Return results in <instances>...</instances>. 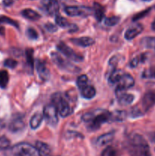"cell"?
<instances>
[{
  "label": "cell",
  "mask_w": 155,
  "mask_h": 156,
  "mask_svg": "<svg viewBox=\"0 0 155 156\" xmlns=\"http://www.w3.org/2000/svg\"><path fill=\"white\" fill-rule=\"evenodd\" d=\"M81 120L87 123L89 130H97L103 123L110 121V112L104 109L93 110L84 114Z\"/></svg>",
  "instance_id": "6da1fadb"
},
{
  "label": "cell",
  "mask_w": 155,
  "mask_h": 156,
  "mask_svg": "<svg viewBox=\"0 0 155 156\" xmlns=\"http://www.w3.org/2000/svg\"><path fill=\"white\" fill-rule=\"evenodd\" d=\"M126 149L131 156H151L150 147L144 137L138 133H134L129 137Z\"/></svg>",
  "instance_id": "7a4b0ae2"
},
{
  "label": "cell",
  "mask_w": 155,
  "mask_h": 156,
  "mask_svg": "<svg viewBox=\"0 0 155 156\" xmlns=\"http://www.w3.org/2000/svg\"><path fill=\"white\" fill-rule=\"evenodd\" d=\"M5 156H41L36 147L27 143H21L6 149Z\"/></svg>",
  "instance_id": "3957f363"
},
{
  "label": "cell",
  "mask_w": 155,
  "mask_h": 156,
  "mask_svg": "<svg viewBox=\"0 0 155 156\" xmlns=\"http://www.w3.org/2000/svg\"><path fill=\"white\" fill-rule=\"evenodd\" d=\"M52 102L56 107L58 114L62 117H66L72 113L71 108L61 93H55L52 96Z\"/></svg>",
  "instance_id": "277c9868"
},
{
  "label": "cell",
  "mask_w": 155,
  "mask_h": 156,
  "mask_svg": "<svg viewBox=\"0 0 155 156\" xmlns=\"http://www.w3.org/2000/svg\"><path fill=\"white\" fill-rule=\"evenodd\" d=\"M58 114H58L57 110L53 104L47 105L44 107L43 115L49 126H52V127H55L57 126L58 123H59Z\"/></svg>",
  "instance_id": "5b68a950"
},
{
  "label": "cell",
  "mask_w": 155,
  "mask_h": 156,
  "mask_svg": "<svg viewBox=\"0 0 155 156\" xmlns=\"http://www.w3.org/2000/svg\"><path fill=\"white\" fill-rule=\"evenodd\" d=\"M51 58L53 62L59 67L60 69L65 70V71L69 72V73H77L78 69L74 66L68 60L64 59L60 54L58 53H52Z\"/></svg>",
  "instance_id": "8992f818"
},
{
  "label": "cell",
  "mask_w": 155,
  "mask_h": 156,
  "mask_svg": "<svg viewBox=\"0 0 155 156\" xmlns=\"http://www.w3.org/2000/svg\"><path fill=\"white\" fill-rule=\"evenodd\" d=\"M117 84H118V85L115 88V94L118 97L119 95L124 93L126 90L134 86V85H135V79L130 74L123 73L119 82Z\"/></svg>",
  "instance_id": "52a82bcc"
},
{
  "label": "cell",
  "mask_w": 155,
  "mask_h": 156,
  "mask_svg": "<svg viewBox=\"0 0 155 156\" xmlns=\"http://www.w3.org/2000/svg\"><path fill=\"white\" fill-rule=\"evenodd\" d=\"M149 84V88L142 98V107L145 111L155 105V83Z\"/></svg>",
  "instance_id": "ba28073f"
},
{
  "label": "cell",
  "mask_w": 155,
  "mask_h": 156,
  "mask_svg": "<svg viewBox=\"0 0 155 156\" xmlns=\"http://www.w3.org/2000/svg\"><path fill=\"white\" fill-rule=\"evenodd\" d=\"M56 48L61 53H62L64 56H65L68 59H71V60L74 61V62H82L83 61V56L75 53L72 49L70 48L68 46L64 44L63 42L59 43L56 46Z\"/></svg>",
  "instance_id": "9c48e42d"
},
{
  "label": "cell",
  "mask_w": 155,
  "mask_h": 156,
  "mask_svg": "<svg viewBox=\"0 0 155 156\" xmlns=\"http://www.w3.org/2000/svg\"><path fill=\"white\" fill-rule=\"evenodd\" d=\"M64 10L67 15L71 17H86L92 12L90 8L85 6H66Z\"/></svg>",
  "instance_id": "30bf717a"
},
{
  "label": "cell",
  "mask_w": 155,
  "mask_h": 156,
  "mask_svg": "<svg viewBox=\"0 0 155 156\" xmlns=\"http://www.w3.org/2000/svg\"><path fill=\"white\" fill-rule=\"evenodd\" d=\"M143 30H144L143 26L141 25V24L136 23V24L131 26V27L126 30V33H125V38H126L127 41H131V40L136 37L138 34H140L143 31Z\"/></svg>",
  "instance_id": "8fae6325"
},
{
  "label": "cell",
  "mask_w": 155,
  "mask_h": 156,
  "mask_svg": "<svg viewBox=\"0 0 155 156\" xmlns=\"http://www.w3.org/2000/svg\"><path fill=\"white\" fill-rule=\"evenodd\" d=\"M36 69L40 79L43 81H47L50 78V72L45 64L40 60H36Z\"/></svg>",
  "instance_id": "7c38bea8"
},
{
  "label": "cell",
  "mask_w": 155,
  "mask_h": 156,
  "mask_svg": "<svg viewBox=\"0 0 155 156\" xmlns=\"http://www.w3.org/2000/svg\"><path fill=\"white\" fill-rule=\"evenodd\" d=\"M71 43L76 46L81 47H87L92 46L94 44V40L90 37H76L71 38Z\"/></svg>",
  "instance_id": "4fadbf2b"
},
{
  "label": "cell",
  "mask_w": 155,
  "mask_h": 156,
  "mask_svg": "<svg viewBox=\"0 0 155 156\" xmlns=\"http://www.w3.org/2000/svg\"><path fill=\"white\" fill-rule=\"evenodd\" d=\"M55 21H56V24L58 26H59L60 27H62V28H67V27H69L70 31L74 32L78 30V27L74 24H71L67 19H65V18H63L61 15H56V18H55Z\"/></svg>",
  "instance_id": "5bb4252c"
},
{
  "label": "cell",
  "mask_w": 155,
  "mask_h": 156,
  "mask_svg": "<svg viewBox=\"0 0 155 156\" xmlns=\"http://www.w3.org/2000/svg\"><path fill=\"white\" fill-rule=\"evenodd\" d=\"M24 126H25V123H24V120L21 117H17L11 122L9 129L12 133H18L22 130Z\"/></svg>",
  "instance_id": "9a60e30c"
},
{
  "label": "cell",
  "mask_w": 155,
  "mask_h": 156,
  "mask_svg": "<svg viewBox=\"0 0 155 156\" xmlns=\"http://www.w3.org/2000/svg\"><path fill=\"white\" fill-rule=\"evenodd\" d=\"M114 136H115V133L113 132L103 134L96 140V145L97 146H103L105 145L109 144L113 140Z\"/></svg>",
  "instance_id": "2e32d148"
},
{
  "label": "cell",
  "mask_w": 155,
  "mask_h": 156,
  "mask_svg": "<svg viewBox=\"0 0 155 156\" xmlns=\"http://www.w3.org/2000/svg\"><path fill=\"white\" fill-rule=\"evenodd\" d=\"M43 5L50 15L56 14L59 10V5L56 0H43Z\"/></svg>",
  "instance_id": "e0dca14e"
},
{
  "label": "cell",
  "mask_w": 155,
  "mask_h": 156,
  "mask_svg": "<svg viewBox=\"0 0 155 156\" xmlns=\"http://www.w3.org/2000/svg\"><path fill=\"white\" fill-rule=\"evenodd\" d=\"M35 147L39 152L40 155L41 156H50L51 155L52 149L49 145L46 143H43V142L37 141L35 145Z\"/></svg>",
  "instance_id": "ac0fdd59"
},
{
  "label": "cell",
  "mask_w": 155,
  "mask_h": 156,
  "mask_svg": "<svg viewBox=\"0 0 155 156\" xmlns=\"http://www.w3.org/2000/svg\"><path fill=\"white\" fill-rule=\"evenodd\" d=\"M118 98V102L122 106H127V105H131L133 102L135 97L133 94H127V93H122L120 95L117 97Z\"/></svg>",
  "instance_id": "d6986e66"
},
{
  "label": "cell",
  "mask_w": 155,
  "mask_h": 156,
  "mask_svg": "<svg viewBox=\"0 0 155 156\" xmlns=\"http://www.w3.org/2000/svg\"><path fill=\"white\" fill-rule=\"evenodd\" d=\"M21 15L23 17L30 21H36V20L40 18V15L35 11L32 10L30 9H26L21 11Z\"/></svg>",
  "instance_id": "ffe728a7"
},
{
  "label": "cell",
  "mask_w": 155,
  "mask_h": 156,
  "mask_svg": "<svg viewBox=\"0 0 155 156\" xmlns=\"http://www.w3.org/2000/svg\"><path fill=\"white\" fill-rule=\"evenodd\" d=\"M81 94L86 99H91L95 96L96 89L92 85H87L81 90Z\"/></svg>",
  "instance_id": "44dd1931"
},
{
  "label": "cell",
  "mask_w": 155,
  "mask_h": 156,
  "mask_svg": "<svg viewBox=\"0 0 155 156\" xmlns=\"http://www.w3.org/2000/svg\"><path fill=\"white\" fill-rule=\"evenodd\" d=\"M43 115L40 113H36L33 115V117L30 118V126L31 129H37L41 124L43 121Z\"/></svg>",
  "instance_id": "7402d4cb"
},
{
  "label": "cell",
  "mask_w": 155,
  "mask_h": 156,
  "mask_svg": "<svg viewBox=\"0 0 155 156\" xmlns=\"http://www.w3.org/2000/svg\"><path fill=\"white\" fill-rule=\"evenodd\" d=\"M126 112L124 111H115L110 112V121L122 122L126 118Z\"/></svg>",
  "instance_id": "603a6c76"
},
{
  "label": "cell",
  "mask_w": 155,
  "mask_h": 156,
  "mask_svg": "<svg viewBox=\"0 0 155 156\" xmlns=\"http://www.w3.org/2000/svg\"><path fill=\"white\" fill-rule=\"evenodd\" d=\"M124 73L119 69H114L109 76V82L110 84H116L119 82Z\"/></svg>",
  "instance_id": "cb8c5ba5"
},
{
  "label": "cell",
  "mask_w": 155,
  "mask_h": 156,
  "mask_svg": "<svg viewBox=\"0 0 155 156\" xmlns=\"http://www.w3.org/2000/svg\"><path fill=\"white\" fill-rule=\"evenodd\" d=\"M141 44L145 48H155V37H145L141 40Z\"/></svg>",
  "instance_id": "d4e9b609"
},
{
  "label": "cell",
  "mask_w": 155,
  "mask_h": 156,
  "mask_svg": "<svg viewBox=\"0 0 155 156\" xmlns=\"http://www.w3.org/2000/svg\"><path fill=\"white\" fill-rule=\"evenodd\" d=\"M26 59H27V65L29 67L33 69L34 67V59H33V50L32 49H27L26 50Z\"/></svg>",
  "instance_id": "484cf974"
},
{
  "label": "cell",
  "mask_w": 155,
  "mask_h": 156,
  "mask_svg": "<svg viewBox=\"0 0 155 156\" xmlns=\"http://www.w3.org/2000/svg\"><path fill=\"white\" fill-rule=\"evenodd\" d=\"M101 156H119L118 150L112 146H107L101 152Z\"/></svg>",
  "instance_id": "4316f807"
},
{
  "label": "cell",
  "mask_w": 155,
  "mask_h": 156,
  "mask_svg": "<svg viewBox=\"0 0 155 156\" xmlns=\"http://www.w3.org/2000/svg\"><path fill=\"white\" fill-rule=\"evenodd\" d=\"M88 78L86 75H81L78 77L77 81H76V84H77L78 88L80 90H81L82 88H84L85 86L88 85Z\"/></svg>",
  "instance_id": "83f0119b"
},
{
  "label": "cell",
  "mask_w": 155,
  "mask_h": 156,
  "mask_svg": "<svg viewBox=\"0 0 155 156\" xmlns=\"http://www.w3.org/2000/svg\"><path fill=\"white\" fill-rule=\"evenodd\" d=\"M9 80V78L7 71H5V70H2V71H0V88H5L7 86Z\"/></svg>",
  "instance_id": "f1b7e54d"
},
{
  "label": "cell",
  "mask_w": 155,
  "mask_h": 156,
  "mask_svg": "<svg viewBox=\"0 0 155 156\" xmlns=\"http://www.w3.org/2000/svg\"><path fill=\"white\" fill-rule=\"evenodd\" d=\"M94 11L96 19L98 21H101L103 16H104V12H103V9L102 8V6H100L98 4H95V7H94Z\"/></svg>",
  "instance_id": "f546056e"
},
{
  "label": "cell",
  "mask_w": 155,
  "mask_h": 156,
  "mask_svg": "<svg viewBox=\"0 0 155 156\" xmlns=\"http://www.w3.org/2000/svg\"><path fill=\"white\" fill-rule=\"evenodd\" d=\"M141 76L144 79H155V66L146 69L142 73Z\"/></svg>",
  "instance_id": "4dcf8cb0"
},
{
  "label": "cell",
  "mask_w": 155,
  "mask_h": 156,
  "mask_svg": "<svg viewBox=\"0 0 155 156\" xmlns=\"http://www.w3.org/2000/svg\"><path fill=\"white\" fill-rule=\"evenodd\" d=\"M0 23L1 24H11V25L14 26V27H19L18 26V24L17 21H14L13 19L12 18H9L7 16H2L0 17Z\"/></svg>",
  "instance_id": "1f68e13d"
},
{
  "label": "cell",
  "mask_w": 155,
  "mask_h": 156,
  "mask_svg": "<svg viewBox=\"0 0 155 156\" xmlns=\"http://www.w3.org/2000/svg\"><path fill=\"white\" fill-rule=\"evenodd\" d=\"M120 21V18L119 17H109V18H106L105 19L104 23L106 26H109V27H112V26L115 25L119 23V21Z\"/></svg>",
  "instance_id": "d6a6232c"
},
{
  "label": "cell",
  "mask_w": 155,
  "mask_h": 156,
  "mask_svg": "<svg viewBox=\"0 0 155 156\" xmlns=\"http://www.w3.org/2000/svg\"><path fill=\"white\" fill-rule=\"evenodd\" d=\"M26 34L27 37L30 40H36L38 38V34L33 27H28L26 30Z\"/></svg>",
  "instance_id": "836d02e7"
},
{
  "label": "cell",
  "mask_w": 155,
  "mask_h": 156,
  "mask_svg": "<svg viewBox=\"0 0 155 156\" xmlns=\"http://www.w3.org/2000/svg\"><path fill=\"white\" fill-rule=\"evenodd\" d=\"M10 141L5 136L0 137V150H5L9 148Z\"/></svg>",
  "instance_id": "e575fe53"
},
{
  "label": "cell",
  "mask_w": 155,
  "mask_h": 156,
  "mask_svg": "<svg viewBox=\"0 0 155 156\" xmlns=\"http://www.w3.org/2000/svg\"><path fill=\"white\" fill-rule=\"evenodd\" d=\"M18 65V62L16 60L13 59H7L5 60L4 62V66L5 67H8V68L10 69H14Z\"/></svg>",
  "instance_id": "d590c367"
},
{
  "label": "cell",
  "mask_w": 155,
  "mask_h": 156,
  "mask_svg": "<svg viewBox=\"0 0 155 156\" xmlns=\"http://www.w3.org/2000/svg\"><path fill=\"white\" fill-rule=\"evenodd\" d=\"M149 11H150V9H147V10L143 11V12H140V13L137 14L136 15H135V16H134L133 21H138V19H141V18H144V17L145 16V15H147V13H148Z\"/></svg>",
  "instance_id": "8d00e7d4"
},
{
  "label": "cell",
  "mask_w": 155,
  "mask_h": 156,
  "mask_svg": "<svg viewBox=\"0 0 155 156\" xmlns=\"http://www.w3.org/2000/svg\"><path fill=\"white\" fill-rule=\"evenodd\" d=\"M45 27L46 30L50 32H56L57 30V27L53 24H51V23H47L46 24H45Z\"/></svg>",
  "instance_id": "74e56055"
},
{
  "label": "cell",
  "mask_w": 155,
  "mask_h": 156,
  "mask_svg": "<svg viewBox=\"0 0 155 156\" xmlns=\"http://www.w3.org/2000/svg\"><path fill=\"white\" fill-rule=\"evenodd\" d=\"M138 62H139V58L138 57L133 58L130 62L131 67H132V68H135V67H136L137 66H138Z\"/></svg>",
  "instance_id": "f35d334b"
},
{
  "label": "cell",
  "mask_w": 155,
  "mask_h": 156,
  "mask_svg": "<svg viewBox=\"0 0 155 156\" xmlns=\"http://www.w3.org/2000/svg\"><path fill=\"white\" fill-rule=\"evenodd\" d=\"M5 34V28L1 25L0 23V35H4Z\"/></svg>",
  "instance_id": "ab89813d"
},
{
  "label": "cell",
  "mask_w": 155,
  "mask_h": 156,
  "mask_svg": "<svg viewBox=\"0 0 155 156\" xmlns=\"http://www.w3.org/2000/svg\"><path fill=\"white\" fill-rule=\"evenodd\" d=\"M151 28H152V30H155V20L153 21V23H152V24H151Z\"/></svg>",
  "instance_id": "60d3db41"
},
{
  "label": "cell",
  "mask_w": 155,
  "mask_h": 156,
  "mask_svg": "<svg viewBox=\"0 0 155 156\" xmlns=\"http://www.w3.org/2000/svg\"><path fill=\"white\" fill-rule=\"evenodd\" d=\"M143 1H145V2H149V1H151V0H143Z\"/></svg>",
  "instance_id": "b9f144b4"
}]
</instances>
